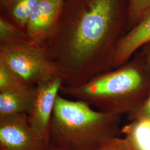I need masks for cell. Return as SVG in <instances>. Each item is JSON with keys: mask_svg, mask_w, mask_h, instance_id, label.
<instances>
[{"mask_svg": "<svg viewBox=\"0 0 150 150\" xmlns=\"http://www.w3.org/2000/svg\"><path fill=\"white\" fill-rule=\"evenodd\" d=\"M131 150H150V120H135L121 128Z\"/></svg>", "mask_w": 150, "mask_h": 150, "instance_id": "obj_10", "label": "cell"}, {"mask_svg": "<svg viewBox=\"0 0 150 150\" xmlns=\"http://www.w3.org/2000/svg\"><path fill=\"white\" fill-rule=\"evenodd\" d=\"M62 86L59 76H52L36 85L32 108L28 115L30 126L47 145L54 106Z\"/></svg>", "mask_w": 150, "mask_h": 150, "instance_id": "obj_6", "label": "cell"}, {"mask_svg": "<svg viewBox=\"0 0 150 150\" xmlns=\"http://www.w3.org/2000/svg\"><path fill=\"white\" fill-rule=\"evenodd\" d=\"M40 1V0H9L2 8L6 13V17L24 31L30 16Z\"/></svg>", "mask_w": 150, "mask_h": 150, "instance_id": "obj_11", "label": "cell"}, {"mask_svg": "<svg viewBox=\"0 0 150 150\" xmlns=\"http://www.w3.org/2000/svg\"><path fill=\"white\" fill-rule=\"evenodd\" d=\"M0 61L29 86L59 76L48 59L45 47L32 42L0 43Z\"/></svg>", "mask_w": 150, "mask_h": 150, "instance_id": "obj_4", "label": "cell"}, {"mask_svg": "<svg viewBox=\"0 0 150 150\" xmlns=\"http://www.w3.org/2000/svg\"><path fill=\"white\" fill-rule=\"evenodd\" d=\"M129 121L139 119L150 120V93L142 107L136 112L129 115Z\"/></svg>", "mask_w": 150, "mask_h": 150, "instance_id": "obj_16", "label": "cell"}, {"mask_svg": "<svg viewBox=\"0 0 150 150\" xmlns=\"http://www.w3.org/2000/svg\"><path fill=\"white\" fill-rule=\"evenodd\" d=\"M128 3L129 31L150 16V0H128Z\"/></svg>", "mask_w": 150, "mask_h": 150, "instance_id": "obj_13", "label": "cell"}, {"mask_svg": "<svg viewBox=\"0 0 150 150\" xmlns=\"http://www.w3.org/2000/svg\"><path fill=\"white\" fill-rule=\"evenodd\" d=\"M32 42L27 33L10 21L4 15L0 17V43Z\"/></svg>", "mask_w": 150, "mask_h": 150, "instance_id": "obj_12", "label": "cell"}, {"mask_svg": "<svg viewBox=\"0 0 150 150\" xmlns=\"http://www.w3.org/2000/svg\"><path fill=\"white\" fill-rule=\"evenodd\" d=\"M36 86H28L0 92V118L26 113L31 110Z\"/></svg>", "mask_w": 150, "mask_h": 150, "instance_id": "obj_9", "label": "cell"}, {"mask_svg": "<svg viewBox=\"0 0 150 150\" xmlns=\"http://www.w3.org/2000/svg\"><path fill=\"white\" fill-rule=\"evenodd\" d=\"M64 0H40L30 16L25 32L32 43L43 46L54 30Z\"/></svg>", "mask_w": 150, "mask_h": 150, "instance_id": "obj_7", "label": "cell"}, {"mask_svg": "<svg viewBox=\"0 0 150 150\" xmlns=\"http://www.w3.org/2000/svg\"><path fill=\"white\" fill-rule=\"evenodd\" d=\"M46 143L32 129L26 113L0 118V150H47Z\"/></svg>", "mask_w": 150, "mask_h": 150, "instance_id": "obj_5", "label": "cell"}, {"mask_svg": "<svg viewBox=\"0 0 150 150\" xmlns=\"http://www.w3.org/2000/svg\"><path fill=\"white\" fill-rule=\"evenodd\" d=\"M59 93L121 116L136 112L150 93V69L141 52L122 66L76 87L62 86Z\"/></svg>", "mask_w": 150, "mask_h": 150, "instance_id": "obj_2", "label": "cell"}, {"mask_svg": "<svg viewBox=\"0 0 150 150\" xmlns=\"http://www.w3.org/2000/svg\"><path fill=\"white\" fill-rule=\"evenodd\" d=\"M9 0H0V4L1 8H3L7 4Z\"/></svg>", "mask_w": 150, "mask_h": 150, "instance_id": "obj_18", "label": "cell"}, {"mask_svg": "<svg viewBox=\"0 0 150 150\" xmlns=\"http://www.w3.org/2000/svg\"><path fill=\"white\" fill-rule=\"evenodd\" d=\"M128 0H64L43 45L63 86L82 85L113 70L118 42L129 31Z\"/></svg>", "mask_w": 150, "mask_h": 150, "instance_id": "obj_1", "label": "cell"}, {"mask_svg": "<svg viewBox=\"0 0 150 150\" xmlns=\"http://www.w3.org/2000/svg\"></svg>", "mask_w": 150, "mask_h": 150, "instance_id": "obj_19", "label": "cell"}, {"mask_svg": "<svg viewBox=\"0 0 150 150\" xmlns=\"http://www.w3.org/2000/svg\"><path fill=\"white\" fill-rule=\"evenodd\" d=\"M150 42V16L127 32L118 42L113 69L129 61L136 51Z\"/></svg>", "mask_w": 150, "mask_h": 150, "instance_id": "obj_8", "label": "cell"}, {"mask_svg": "<svg viewBox=\"0 0 150 150\" xmlns=\"http://www.w3.org/2000/svg\"><path fill=\"white\" fill-rule=\"evenodd\" d=\"M141 48V52L144 56L146 64L150 69V42L146 44Z\"/></svg>", "mask_w": 150, "mask_h": 150, "instance_id": "obj_17", "label": "cell"}, {"mask_svg": "<svg viewBox=\"0 0 150 150\" xmlns=\"http://www.w3.org/2000/svg\"><path fill=\"white\" fill-rule=\"evenodd\" d=\"M28 86L19 76L0 61V92Z\"/></svg>", "mask_w": 150, "mask_h": 150, "instance_id": "obj_14", "label": "cell"}, {"mask_svg": "<svg viewBox=\"0 0 150 150\" xmlns=\"http://www.w3.org/2000/svg\"><path fill=\"white\" fill-rule=\"evenodd\" d=\"M120 116L95 110L59 93L50 123L48 150H97L121 134Z\"/></svg>", "mask_w": 150, "mask_h": 150, "instance_id": "obj_3", "label": "cell"}, {"mask_svg": "<svg viewBox=\"0 0 150 150\" xmlns=\"http://www.w3.org/2000/svg\"><path fill=\"white\" fill-rule=\"evenodd\" d=\"M97 150H131L125 138L113 137L103 143Z\"/></svg>", "mask_w": 150, "mask_h": 150, "instance_id": "obj_15", "label": "cell"}]
</instances>
